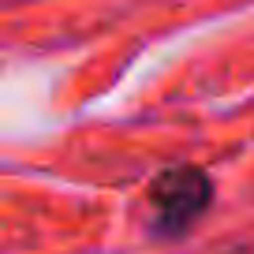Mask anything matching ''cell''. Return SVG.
Returning <instances> with one entry per match:
<instances>
[{
    "label": "cell",
    "mask_w": 254,
    "mask_h": 254,
    "mask_svg": "<svg viewBox=\"0 0 254 254\" xmlns=\"http://www.w3.org/2000/svg\"><path fill=\"white\" fill-rule=\"evenodd\" d=\"M150 206V232L161 239H176L190 232L213 206V180L198 165H176L165 168L146 190Z\"/></svg>",
    "instance_id": "1"
}]
</instances>
